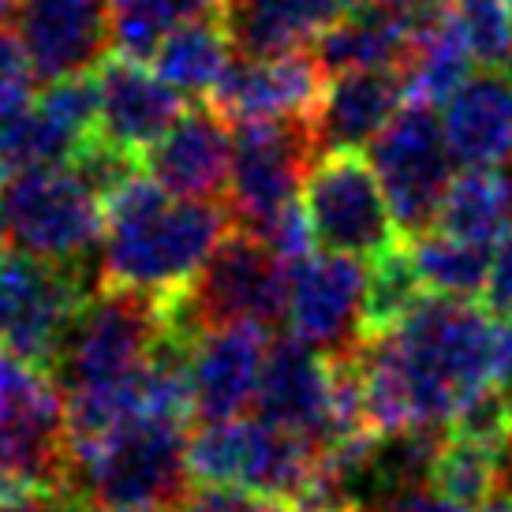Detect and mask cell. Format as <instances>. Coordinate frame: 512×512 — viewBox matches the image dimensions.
Wrapping results in <instances>:
<instances>
[{
  "instance_id": "6da1fadb",
  "label": "cell",
  "mask_w": 512,
  "mask_h": 512,
  "mask_svg": "<svg viewBox=\"0 0 512 512\" xmlns=\"http://www.w3.org/2000/svg\"><path fill=\"white\" fill-rule=\"evenodd\" d=\"M378 434L449 430L460 404L498 382L494 314L460 296H423L400 326L352 348Z\"/></svg>"
},
{
  "instance_id": "7a4b0ae2",
  "label": "cell",
  "mask_w": 512,
  "mask_h": 512,
  "mask_svg": "<svg viewBox=\"0 0 512 512\" xmlns=\"http://www.w3.org/2000/svg\"><path fill=\"white\" fill-rule=\"evenodd\" d=\"M228 228V206L176 199L143 169H135L105 195L98 285L131 288L172 303L199 277Z\"/></svg>"
},
{
  "instance_id": "3957f363",
  "label": "cell",
  "mask_w": 512,
  "mask_h": 512,
  "mask_svg": "<svg viewBox=\"0 0 512 512\" xmlns=\"http://www.w3.org/2000/svg\"><path fill=\"white\" fill-rule=\"evenodd\" d=\"M187 423L131 419L101 438L72 441L64 498L83 512L180 509L195 490L187 468Z\"/></svg>"
},
{
  "instance_id": "277c9868",
  "label": "cell",
  "mask_w": 512,
  "mask_h": 512,
  "mask_svg": "<svg viewBox=\"0 0 512 512\" xmlns=\"http://www.w3.org/2000/svg\"><path fill=\"white\" fill-rule=\"evenodd\" d=\"M0 210L8 236L23 255L68 270H98L105 195L79 165H42L4 176Z\"/></svg>"
},
{
  "instance_id": "5b68a950",
  "label": "cell",
  "mask_w": 512,
  "mask_h": 512,
  "mask_svg": "<svg viewBox=\"0 0 512 512\" xmlns=\"http://www.w3.org/2000/svg\"><path fill=\"white\" fill-rule=\"evenodd\" d=\"M72 468L68 397L57 378L0 348V501L64 494Z\"/></svg>"
},
{
  "instance_id": "8992f818",
  "label": "cell",
  "mask_w": 512,
  "mask_h": 512,
  "mask_svg": "<svg viewBox=\"0 0 512 512\" xmlns=\"http://www.w3.org/2000/svg\"><path fill=\"white\" fill-rule=\"evenodd\" d=\"M169 333V307L131 288L98 285L75 307L60 333L49 374L64 397L124 382L157 352Z\"/></svg>"
},
{
  "instance_id": "52a82bcc",
  "label": "cell",
  "mask_w": 512,
  "mask_h": 512,
  "mask_svg": "<svg viewBox=\"0 0 512 512\" xmlns=\"http://www.w3.org/2000/svg\"><path fill=\"white\" fill-rule=\"evenodd\" d=\"M169 307V329L176 337H199L202 329L281 326L288 311V262L270 243L247 228H228V236L206 258L199 277Z\"/></svg>"
},
{
  "instance_id": "ba28073f",
  "label": "cell",
  "mask_w": 512,
  "mask_h": 512,
  "mask_svg": "<svg viewBox=\"0 0 512 512\" xmlns=\"http://www.w3.org/2000/svg\"><path fill=\"white\" fill-rule=\"evenodd\" d=\"M187 468L195 486L251 490L288 501L296 509L318 471V445L262 415L255 419L240 415V419L202 423L187 438Z\"/></svg>"
},
{
  "instance_id": "9c48e42d",
  "label": "cell",
  "mask_w": 512,
  "mask_h": 512,
  "mask_svg": "<svg viewBox=\"0 0 512 512\" xmlns=\"http://www.w3.org/2000/svg\"><path fill=\"white\" fill-rule=\"evenodd\" d=\"M400 236L415 240L438 225L441 202L456 180V157L445 143L434 105L404 101L400 113L367 146Z\"/></svg>"
},
{
  "instance_id": "30bf717a",
  "label": "cell",
  "mask_w": 512,
  "mask_h": 512,
  "mask_svg": "<svg viewBox=\"0 0 512 512\" xmlns=\"http://www.w3.org/2000/svg\"><path fill=\"white\" fill-rule=\"evenodd\" d=\"M303 210L314 240L326 251L374 262L397 247L400 228L393 221L382 180L363 150H337L318 157L303 184Z\"/></svg>"
},
{
  "instance_id": "8fae6325",
  "label": "cell",
  "mask_w": 512,
  "mask_h": 512,
  "mask_svg": "<svg viewBox=\"0 0 512 512\" xmlns=\"http://www.w3.org/2000/svg\"><path fill=\"white\" fill-rule=\"evenodd\" d=\"M318 161L307 120H273L240 124L232 180H228V214L240 228L262 236L277 217L299 202V187Z\"/></svg>"
},
{
  "instance_id": "7c38bea8",
  "label": "cell",
  "mask_w": 512,
  "mask_h": 512,
  "mask_svg": "<svg viewBox=\"0 0 512 512\" xmlns=\"http://www.w3.org/2000/svg\"><path fill=\"white\" fill-rule=\"evenodd\" d=\"M94 288V273L53 266L23 251L8 255L0 262V348L49 370L68 318Z\"/></svg>"
},
{
  "instance_id": "4fadbf2b",
  "label": "cell",
  "mask_w": 512,
  "mask_h": 512,
  "mask_svg": "<svg viewBox=\"0 0 512 512\" xmlns=\"http://www.w3.org/2000/svg\"><path fill=\"white\" fill-rule=\"evenodd\" d=\"M367 277V266L341 251H318L288 262L285 322L292 337L318 348L326 359L348 356L363 341Z\"/></svg>"
},
{
  "instance_id": "5bb4252c",
  "label": "cell",
  "mask_w": 512,
  "mask_h": 512,
  "mask_svg": "<svg viewBox=\"0 0 512 512\" xmlns=\"http://www.w3.org/2000/svg\"><path fill=\"white\" fill-rule=\"evenodd\" d=\"M12 23L38 83L94 72L113 53L109 0H15Z\"/></svg>"
},
{
  "instance_id": "9a60e30c",
  "label": "cell",
  "mask_w": 512,
  "mask_h": 512,
  "mask_svg": "<svg viewBox=\"0 0 512 512\" xmlns=\"http://www.w3.org/2000/svg\"><path fill=\"white\" fill-rule=\"evenodd\" d=\"M322 86L326 72L318 68L311 49H292L277 57H236L210 101L232 128L307 120L322 98Z\"/></svg>"
},
{
  "instance_id": "2e32d148",
  "label": "cell",
  "mask_w": 512,
  "mask_h": 512,
  "mask_svg": "<svg viewBox=\"0 0 512 512\" xmlns=\"http://www.w3.org/2000/svg\"><path fill=\"white\" fill-rule=\"evenodd\" d=\"M187 113V98L165 83L146 60L105 57L98 68V139L116 154L143 161V154Z\"/></svg>"
},
{
  "instance_id": "e0dca14e",
  "label": "cell",
  "mask_w": 512,
  "mask_h": 512,
  "mask_svg": "<svg viewBox=\"0 0 512 512\" xmlns=\"http://www.w3.org/2000/svg\"><path fill=\"white\" fill-rule=\"evenodd\" d=\"M270 341V329L251 322L202 329L199 337H191L187 374L199 423L240 419L247 408H255Z\"/></svg>"
},
{
  "instance_id": "ac0fdd59",
  "label": "cell",
  "mask_w": 512,
  "mask_h": 512,
  "mask_svg": "<svg viewBox=\"0 0 512 512\" xmlns=\"http://www.w3.org/2000/svg\"><path fill=\"white\" fill-rule=\"evenodd\" d=\"M236 131L214 105H195L143 154V172L176 199L217 202L232 180Z\"/></svg>"
},
{
  "instance_id": "d6986e66",
  "label": "cell",
  "mask_w": 512,
  "mask_h": 512,
  "mask_svg": "<svg viewBox=\"0 0 512 512\" xmlns=\"http://www.w3.org/2000/svg\"><path fill=\"white\" fill-rule=\"evenodd\" d=\"M255 412L299 438L322 445L333 415V359L299 337H273Z\"/></svg>"
},
{
  "instance_id": "ffe728a7",
  "label": "cell",
  "mask_w": 512,
  "mask_h": 512,
  "mask_svg": "<svg viewBox=\"0 0 512 512\" xmlns=\"http://www.w3.org/2000/svg\"><path fill=\"white\" fill-rule=\"evenodd\" d=\"M404 101L408 90L400 68H359L329 75L314 113L307 116L318 157L337 150H367L400 113Z\"/></svg>"
},
{
  "instance_id": "44dd1931",
  "label": "cell",
  "mask_w": 512,
  "mask_h": 512,
  "mask_svg": "<svg viewBox=\"0 0 512 512\" xmlns=\"http://www.w3.org/2000/svg\"><path fill=\"white\" fill-rule=\"evenodd\" d=\"M419 15L423 8L412 0H359L311 45V53L326 79L359 68H400Z\"/></svg>"
},
{
  "instance_id": "7402d4cb",
  "label": "cell",
  "mask_w": 512,
  "mask_h": 512,
  "mask_svg": "<svg viewBox=\"0 0 512 512\" xmlns=\"http://www.w3.org/2000/svg\"><path fill=\"white\" fill-rule=\"evenodd\" d=\"M441 131L456 165H498L512 154V79L501 68H479L441 105Z\"/></svg>"
},
{
  "instance_id": "603a6c76",
  "label": "cell",
  "mask_w": 512,
  "mask_h": 512,
  "mask_svg": "<svg viewBox=\"0 0 512 512\" xmlns=\"http://www.w3.org/2000/svg\"><path fill=\"white\" fill-rule=\"evenodd\" d=\"M348 12L344 0H221L217 19L236 57H277L307 49Z\"/></svg>"
},
{
  "instance_id": "cb8c5ba5",
  "label": "cell",
  "mask_w": 512,
  "mask_h": 512,
  "mask_svg": "<svg viewBox=\"0 0 512 512\" xmlns=\"http://www.w3.org/2000/svg\"><path fill=\"white\" fill-rule=\"evenodd\" d=\"M475 68L479 64H475V53L464 38V27L456 19L453 4L449 8H423L412 49L400 64L408 101H423V105L438 109Z\"/></svg>"
},
{
  "instance_id": "d4e9b609",
  "label": "cell",
  "mask_w": 512,
  "mask_h": 512,
  "mask_svg": "<svg viewBox=\"0 0 512 512\" xmlns=\"http://www.w3.org/2000/svg\"><path fill=\"white\" fill-rule=\"evenodd\" d=\"M236 49L228 42L217 15H184L154 53L157 75L172 83L184 98H206L225 79Z\"/></svg>"
},
{
  "instance_id": "484cf974",
  "label": "cell",
  "mask_w": 512,
  "mask_h": 512,
  "mask_svg": "<svg viewBox=\"0 0 512 512\" xmlns=\"http://www.w3.org/2000/svg\"><path fill=\"white\" fill-rule=\"evenodd\" d=\"M408 255H412L423 288L438 292V296L475 299L486 292L494 247L490 243L460 240V236L441 232V228H430L423 236L408 240Z\"/></svg>"
},
{
  "instance_id": "4316f807",
  "label": "cell",
  "mask_w": 512,
  "mask_h": 512,
  "mask_svg": "<svg viewBox=\"0 0 512 512\" xmlns=\"http://www.w3.org/2000/svg\"><path fill=\"white\" fill-rule=\"evenodd\" d=\"M430 486L468 509H483L498 494V453L479 441L445 434L430 464Z\"/></svg>"
},
{
  "instance_id": "83f0119b",
  "label": "cell",
  "mask_w": 512,
  "mask_h": 512,
  "mask_svg": "<svg viewBox=\"0 0 512 512\" xmlns=\"http://www.w3.org/2000/svg\"><path fill=\"white\" fill-rule=\"evenodd\" d=\"M423 281L415 273V262L408 247H393L370 262L367 277V303H363V337L367 333H385V329L400 326L412 307L423 299Z\"/></svg>"
},
{
  "instance_id": "f1b7e54d",
  "label": "cell",
  "mask_w": 512,
  "mask_h": 512,
  "mask_svg": "<svg viewBox=\"0 0 512 512\" xmlns=\"http://www.w3.org/2000/svg\"><path fill=\"white\" fill-rule=\"evenodd\" d=\"M184 15H195L184 0H109L113 53L128 60H154Z\"/></svg>"
},
{
  "instance_id": "f546056e",
  "label": "cell",
  "mask_w": 512,
  "mask_h": 512,
  "mask_svg": "<svg viewBox=\"0 0 512 512\" xmlns=\"http://www.w3.org/2000/svg\"><path fill=\"white\" fill-rule=\"evenodd\" d=\"M453 8L475 53V64L501 68L512 38V0H456Z\"/></svg>"
},
{
  "instance_id": "4dcf8cb0",
  "label": "cell",
  "mask_w": 512,
  "mask_h": 512,
  "mask_svg": "<svg viewBox=\"0 0 512 512\" xmlns=\"http://www.w3.org/2000/svg\"><path fill=\"white\" fill-rule=\"evenodd\" d=\"M449 434L479 441L486 449L501 453V445H505L512 434V397L498 382L479 389L475 397H468L460 404V412H456L453 423H449Z\"/></svg>"
},
{
  "instance_id": "1f68e13d",
  "label": "cell",
  "mask_w": 512,
  "mask_h": 512,
  "mask_svg": "<svg viewBox=\"0 0 512 512\" xmlns=\"http://www.w3.org/2000/svg\"><path fill=\"white\" fill-rule=\"evenodd\" d=\"M34 83H38V75L23 57L15 34L0 30V124L19 116L34 101Z\"/></svg>"
},
{
  "instance_id": "d6a6232c",
  "label": "cell",
  "mask_w": 512,
  "mask_h": 512,
  "mask_svg": "<svg viewBox=\"0 0 512 512\" xmlns=\"http://www.w3.org/2000/svg\"><path fill=\"white\" fill-rule=\"evenodd\" d=\"M176 512H296L288 501L232 490V486H195Z\"/></svg>"
},
{
  "instance_id": "836d02e7",
  "label": "cell",
  "mask_w": 512,
  "mask_h": 512,
  "mask_svg": "<svg viewBox=\"0 0 512 512\" xmlns=\"http://www.w3.org/2000/svg\"><path fill=\"white\" fill-rule=\"evenodd\" d=\"M356 512H475L468 505H460V501L445 498L441 490H434L430 483H419V486H404V490H393V494H385V498H374L370 505Z\"/></svg>"
},
{
  "instance_id": "e575fe53",
  "label": "cell",
  "mask_w": 512,
  "mask_h": 512,
  "mask_svg": "<svg viewBox=\"0 0 512 512\" xmlns=\"http://www.w3.org/2000/svg\"><path fill=\"white\" fill-rule=\"evenodd\" d=\"M483 307L498 318L512 314V232L498 240L494 262H490V277H486Z\"/></svg>"
},
{
  "instance_id": "d590c367",
  "label": "cell",
  "mask_w": 512,
  "mask_h": 512,
  "mask_svg": "<svg viewBox=\"0 0 512 512\" xmlns=\"http://www.w3.org/2000/svg\"><path fill=\"white\" fill-rule=\"evenodd\" d=\"M0 512H83L64 494H19V498L0 501Z\"/></svg>"
},
{
  "instance_id": "8d00e7d4",
  "label": "cell",
  "mask_w": 512,
  "mask_h": 512,
  "mask_svg": "<svg viewBox=\"0 0 512 512\" xmlns=\"http://www.w3.org/2000/svg\"><path fill=\"white\" fill-rule=\"evenodd\" d=\"M498 385L512 397V314L498 329Z\"/></svg>"
},
{
  "instance_id": "74e56055",
  "label": "cell",
  "mask_w": 512,
  "mask_h": 512,
  "mask_svg": "<svg viewBox=\"0 0 512 512\" xmlns=\"http://www.w3.org/2000/svg\"><path fill=\"white\" fill-rule=\"evenodd\" d=\"M184 4L195 15H217V4H221V0H184Z\"/></svg>"
},
{
  "instance_id": "f35d334b",
  "label": "cell",
  "mask_w": 512,
  "mask_h": 512,
  "mask_svg": "<svg viewBox=\"0 0 512 512\" xmlns=\"http://www.w3.org/2000/svg\"><path fill=\"white\" fill-rule=\"evenodd\" d=\"M8 240H12V236H8V225H4V210H0V262L8 258Z\"/></svg>"
},
{
  "instance_id": "ab89813d",
  "label": "cell",
  "mask_w": 512,
  "mask_h": 512,
  "mask_svg": "<svg viewBox=\"0 0 512 512\" xmlns=\"http://www.w3.org/2000/svg\"><path fill=\"white\" fill-rule=\"evenodd\" d=\"M412 4H419V8H449L456 0H412Z\"/></svg>"
},
{
  "instance_id": "60d3db41",
  "label": "cell",
  "mask_w": 512,
  "mask_h": 512,
  "mask_svg": "<svg viewBox=\"0 0 512 512\" xmlns=\"http://www.w3.org/2000/svg\"><path fill=\"white\" fill-rule=\"evenodd\" d=\"M12 8H15V0H0V23L12 15Z\"/></svg>"
},
{
  "instance_id": "b9f144b4",
  "label": "cell",
  "mask_w": 512,
  "mask_h": 512,
  "mask_svg": "<svg viewBox=\"0 0 512 512\" xmlns=\"http://www.w3.org/2000/svg\"><path fill=\"white\" fill-rule=\"evenodd\" d=\"M98 512H172V509H98Z\"/></svg>"
}]
</instances>
